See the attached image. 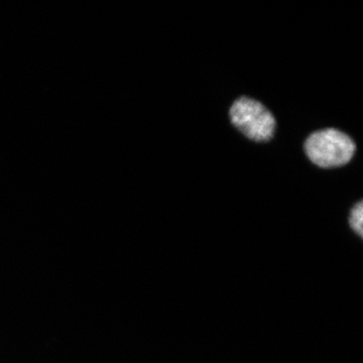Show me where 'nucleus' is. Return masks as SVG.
I'll return each mask as SVG.
<instances>
[{"instance_id": "nucleus-1", "label": "nucleus", "mask_w": 363, "mask_h": 363, "mask_svg": "<svg viewBox=\"0 0 363 363\" xmlns=\"http://www.w3.org/2000/svg\"><path fill=\"white\" fill-rule=\"evenodd\" d=\"M305 149L308 157L315 165L333 169L350 162L356 146L347 135L330 128L318 130L308 136Z\"/></svg>"}, {"instance_id": "nucleus-2", "label": "nucleus", "mask_w": 363, "mask_h": 363, "mask_svg": "<svg viewBox=\"0 0 363 363\" xmlns=\"http://www.w3.org/2000/svg\"><path fill=\"white\" fill-rule=\"evenodd\" d=\"M233 124L248 138L267 142L274 135L276 121L260 102L247 97L235 101L230 110Z\"/></svg>"}, {"instance_id": "nucleus-3", "label": "nucleus", "mask_w": 363, "mask_h": 363, "mask_svg": "<svg viewBox=\"0 0 363 363\" xmlns=\"http://www.w3.org/2000/svg\"><path fill=\"white\" fill-rule=\"evenodd\" d=\"M348 222L353 233L362 238L363 235L362 201L358 202L351 208L350 214H349Z\"/></svg>"}]
</instances>
